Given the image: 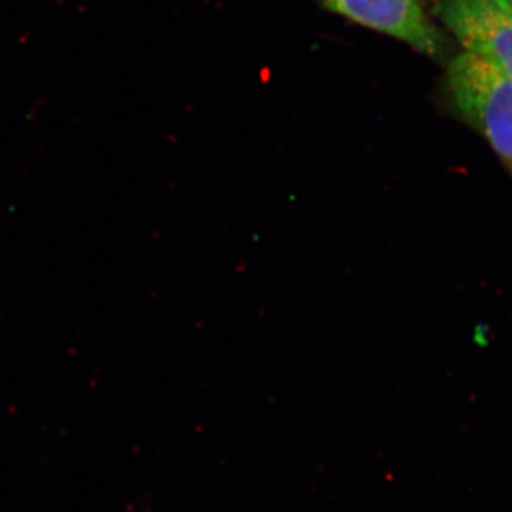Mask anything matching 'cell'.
I'll return each instance as SVG.
<instances>
[{"label":"cell","mask_w":512,"mask_h":512,"mask_svg":"<svg viewBox=\"0 0 512 512\" xmlns=\"http://www.w3.org/2000/svg\"><path fill=\"white\" fill-rule=\"evenodd\" d=\"M454 104L487 140L512 177V80L493 64L464 50L448 67Z\"/></svg>","instance_id":"obj_1"},{"label":"cell","mask_w":512,"mask_h":512,"mask_svg":"<svg viewBox=\"0 0 512 512\" xmlns=\"http://www.w3.org/2000/svg\"><path fill=\"white\" fill-rule=\"evenodd\" d=\"M443 19L466 52L512 80V8L505 0H447Z\"/></svg>","instance_id":"obj_2"},{"label":"cell","mask_w":512,"mask_h":512,"mask_svg":"<svg viewBox=\"0 0 512 512\" xmlns=\"http://www.w3.org/2000/svg\"><path fill=\"white\" fill-rule=\"evenodd\" d=\"M333 12L359 25L384 33L424 55H436L440 42L436 30L417 0H323Z\"/></svg>","instance_id":"obj_3"},{"label":"cell","mask_w":512,"mask_h":512,"mask_svg":"<svg viewBox=\"0 0 512 512\" xmlns=\"http://www.w3.org/2000/svg\"><path fill=\"white\" fill-rule=\"evenodd\" d=\"M505 2H507V3H508V5H510V6H511V8H512V0H505Z\"/></svg>","instance_id":"obj_4"}]
</instances>
